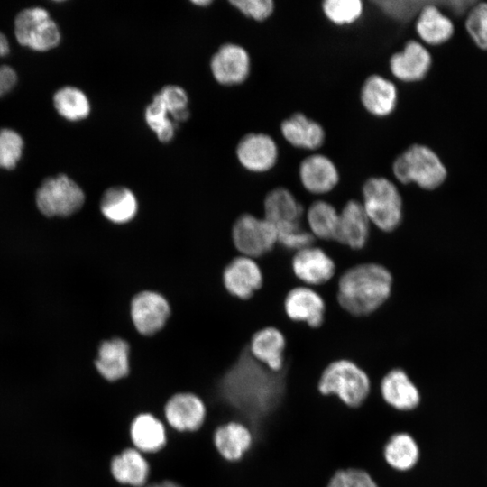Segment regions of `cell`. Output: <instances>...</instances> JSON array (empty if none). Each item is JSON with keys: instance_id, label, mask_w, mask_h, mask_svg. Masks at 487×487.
<instances>
[{"instance_id": "obj_16", "label": "cell", "mask_w": 487, "mask_h": 487, "mask_svg": "<svg viewBox=\"0 0 487 487\" xmlns=\"http://www.w3.org/2000/svg\"><path fill=\"white\" fill-rule=\"evenodd\" d=\"M370 225L362 202L351 199L339 212L335 241L353 250H360L369 239Z\"/></svg>"}, {"instance_id": "obj_3", "label": "cell", "mask_w": 487, "mask_h": 487, "mask_svg": "<svg viewBox=\"0 0 487 487\" xmlns=\"http://www.w3.org/2000/svg\"><path fill=\"white\" fill-rule=\"evenodd\" d=\"M392 171L400 183H414L425 190L439 188L447 177L439 156L422 144H413L400 154L392 164Z\"/></svg>"}, {"instance_id": "obj_27", "label": "cell", "mask_w": 487, "mask_h": 487, "mask_svg": "<svg viewBox=\"0 0 487 487\" xmlns=\"http://www.w3.org/2000/svg\"><path fill=\"white\" fill-rule=\"evenodd\" d=\"M420 457L416 440L408 433L393 434L383 447L386 464L398 472H407L415 467Z\"/></svg>"}, {"instance_id": "obj_11", "label": "cell", "mask_w": 487, "mask_h": 487, "mask_svg": "<svg viewBox=\"0 0 487 487\" xmlns=\"http://www.w3.org/2000/svg\"><path fill=\"white\" fill-rule=\"evenodd\" d=\"M295 276L307 285H321L335 272L333 259L321 248L313 245L295 252L291 261Z\"/></svg>"}, {"instance_id": "obj_35", "label": "cell", "mask_w": 487, "mask_h": 487, "mask_svg": "<svg viewBox=\"0 0 487 487\" xmlns=\"http://www.w3.org/2000/svg\"><path fill=\"white\" fill-rule=\"evenodd\" d=\"M23 149V140L14 130L0 129V168L13 170L20 161Z\"/></svg>"}, {"instance_id": "obj_41", "label": "cell", "mask_w": 487, "mask_h": 487, "mask_svg": "<svg viewBox=\"0 0 487 487\" xmlns=\"http://www.w3.org/2000/svg\"><path fill=\"white\" fill-rule=\"evenodd\" d=\"M9 42L5 35L0 32V58L9 53ZM17 82V74L9 65H0V96L7 94Z\"/></svg>"}, {"instance_id": "obj_13", "label": "cell", "mask_w": 487, "mask_h": 487, "mask_svg": "<svg viewBox=\"0 0 487 487\" xmlns=\"http://www.w3.org/2000/svg\"><path fill=\"white\" fill-rule=\"evenodd\" d=\"M210 69L218 83L226 86L240 84L250 72V57L242 46L226 43L213 55Z\"/></svg>"}, {"instance_id": "obj_7", "label": "cell", "mask_w": 487, "mask_h": 487, "mask_svg": "<svg viewBox=\"0 0 487 487\" xmlns=\"http://www.w3.org/2000/svg\"><path fill=\"white\" fill-rule=\"evenodd\" d=\"M232 241L241 255L254 259L273 249L277 244V232L264 217L245 213L233 225Z\"/></svg>"}, {"instance_id": "obj_25", "label": "cell", "mask_w": 487, "mask_h": 487, "mask_svg": "<svg viewBox=\"0 0 487 487\" xmlns=\"http://www.w3.org/2000/svg\"><path fill=\"white\" fill-rule=\"evenodd\" d=\"M100 212L110 223H130L138 213V200L128 188L115 186L107 188L100 199Z\"/></svg>"}, {"instance_id": "obj_5", "label": "cell", "mask_w": 487, "mask_h": 487, "mask_svg": "<svg viewBox=\"0 0 487 487\" xmlns=\"http://www.w3.org/2000/svg\"><path fill=\"white\" fill-rule=\"evenodd\" d=\"M86 196L81 187L65 174L48 177L35 193L38 210L47 217H67L81 209Z\"/></svg>"}, {"instance_id": "obj_33", "label": "cell", "mask_w": 487, "mask_h": 487, "mask_svg": "<svg viewBox=\"0 0 487 487\" xmlns=\"http://www.w3.org/2000/svg\"><path fill=\"white\" fill-rule=\"evenodd\" d=\"M322 9L329 21L337 25L350 24L357 21L363 14L360 0H326Z\"/></svg>"}, {"instance_id": "obj_15", "label": "cell", "mask_w": 487, "mask_h": 487, "mask_svg": "<svg viewBox=\"0 0 487 487\" xmlns=\"http://www.w3.org/2000/svg\"><path fill=\"white\" fill-rule=\"evenodd\" d=\"M236 155L246 170L253 172H265L275 165L278 149L271 136L252 133L240 140Z\"/></svg>"}, {"instance_id": "obj_18", "label": "cell", "mask_w": 487, "mask_h": 487, "mask_svg": "<svg viewBox=\"0 0 487 487\" xmlns=\"http://www.w3.org/2000/svg\"><path fill=\"white\" fill-rule=\"evenodd\" d=\"M130 345L119 336L104 340L98 346L95 366L106 381H115L130 372Z\"/></svg>"}, {"instance_id": "obj_31", "label": "cell", "mask_w": 487, "mask_h": 487, "mask_svg": "<svg viewBox=\"0 0 487 487\" xmlns=\"http://www.w3.org/2000/svg\"><path fill=\"white\" fill-rule=\"evenodd\" d=\"M56 111L69 121H79L88 116L90 104L86 94L78 87L66 86L53 95Z\"/></svg>"}, {"instance_id": "obj_4", "label": "cell", "mask_w": 487, "mask_h": 487, "mask_svg": "<svg viewBox=\"0 0 487 487\" xmlns=\"http://www.w3.org/2000/svg\"><path fill=\"white\" fill-rule=\"evenodd\" d=\"M363 207L371 222L383 232L394 231L403 217V204L396 185L383 177L368 179L363 186Z\"/></svg>"}, {"instance_id": "obj_20", "label": "cell", "mask_w": 487, "mask_h": 487, "mask_svg": "<svg viewBox=\"0 0 487 487\" xmlns=\"http://www.w3.org/2000/svg\"><path fill=\"white\" fill-rule=\"evenodd\" d=\"M299 179L308 192L319 195L330 192L335 188L339 174L329 158L322 154H313L301 161Z\"/></svg>"}, {"instance_id": "obj_6", "label": "cell", "mask_w": 487, "mask_h": 487, "mask_svg": "<svg viewBox=\"0 0 487 487\" xmlns=\"http://www.w3.org/2000/svg\"><path fill=\"white\" fill-rule=\"evenodd\" d=\"M14 25L17 41L34 51H49L60 41L59 27L44 8L23 9L16 14Z\"/></svg>"}, {"instance_id": "obj_42", "label": "cell", "mask_w": 487, "mask_h": 487, "mask_svg": "<svg viewBox=\"0 0 487 487\" xmlns=\"http://www.w3.org/2000/svg\"><path fill=\"white\" fill-rule=\"evenodd\" d=\"M161 487H182L172 481H163L161 482Z\"/></svg>"}, {"instance_id": "obj_17", "label": "cell", "mask_w": 487, "mask_h": 487, "mask_svg": "<svg viewBox=\"0 0 487 487\" xmlns=\"http://www.w3.org/2000/svg\"><path fill=\"white\" fill-rule=\"evenodd\" d=\"M251 355L272 372H280L285 367L286 339L274 326H266L256 331L247 346Z\"/></svg>"}, {"instance_id": "obj_40", "label": "cell", "mask_w": 487, "mask_h": 487, "mask_svg": "<svg viewBox=\"0 0 487 487\" xmlns=\"http://www.w3.org/2000/svg\"><path fill=\"white\" fill-rule=\"evenodd\" d=\"M230 4L245 16L259 22L270 17L274 10L271 0H232Z\"/></svg>"}, {"instance_id": "obj_2", "label": "cell", "mask_w": 487, "mask_h": 487, "mask_svg": "<svg viewBox=\"0 0 487 487\" xmlns=\"http://www.w3.org/2000/svg\"><path fill=\"white\" fill-rule=\"evenodd\" d=\"M371 381L365 371L347 358L329 362L319 376L317 391L321 395L337 397L345 405L357 408L366 400Z\"/></svg>"}, {"instance_id": "obj_14", "label": "cell", "mask_w": 487, "mask_h": 487, "mask_svg": "<svg viewBox=\"0 0 487 487\" xmlns=\"http://www.w3.org/2000/svg\"><path fill=\"white\" fill-rule=\"evenodd\" d=\"M432 65L428 50L419 41H409L401 51L394 53L390 59L392 75L404 82H416L423 79Z\"/></svg>"}, {"instance_id": "obj_28", "label": "cell", "mask_w": 487, "mask_h": 487, "mask_svg": "<svg viewBox=\"0 0 487 487\" xmlns=\"http://www.w3.org/2000/svg\"><path fill=\"white\" fill-rule=\"evenodd\" d=\"M111 473L120 483L134 487L142 486L149 474V464L141 453L134 448H126L114 456Z\"/></svg>"}, {"instance_id": "obj_36", "label": "cell", "mask_w": 487, "mask_h": 487, "mask_svg": "<svg viewBox=\"0 0 487 487\" xmlns=\"http://www.w3.org/2000/svg\"><path fill=\"white\" fill-rule=\"evenodd\" d=\"M171 119L177 124L185 122L189 116L188 97L179 86L168 85L159 92Z\"/></svg>"}, {"instance_id": "obj_26", "label": "cell", "mask_w": 487, "mask_h": 487, "mask_svg": "<svg viewBox=\"0 0 487 487\" xmlns=\"http://www.w3.org/2000/svg\"><path fill=\"white\" fill-rule=\"evenodd\" d=\"M214 442L219 454L228 461H238L251 448L252 431L238 422L219 427L214 435Z\"/></svg>"}, {"instance_id": "obj_43", "label": "cell", "mask_w": 487, "mask_h": 487, "mask_svg": "<svg viewBox=\"0 0 487 487\" xmlns=\"http://www.w3.org/2000/svg\"><path fill=\"white\" fill-rule=\"evenodd\" d=\"M192 3H193L194 5H197L207 6V5H208L211 4V1H208V0H199V1H198V0H196V1H192Z\"/></svg>"}, {"instance_id": "obj_22", "label": "cell", "mask_w": 487, "mask_h": 487, "mask_svg": "<svg viewBox=\"0 0 487 487\" xmlns=\"http://www.w3.org/2000/svg\"><path fill=\"white\" fill-rule=\"evenodd\" d=\"M397 99L395 85L380 75L367 78L361 89L363 107L375 116L382 117L391 114L396 107Z\"/></svg>"}, {"instance_id": "obj_29", "label": "cell", "mask_w": 487, "mask_h": 487, "mask_svg": "<svg viewBox=\"0 0 487 487\" xmlns=\"http://www.w3.org/2000/svg\"><path fill=\"white\" fill-rule=\"evenodd\" d=\"M130 435L134 446L142 452H156L166 443L163 424L149 413L140 414L133 420Z\"/></svg>"}, {"instance_id": "obj_39", "label": "cell", "mask_w": 487, "mask_h": 487, "mask_svg": "<svg viewBox=\"0 0 487 487\" xmlns=\"http://www.w3.org/2000/svg\"><path fill=\"white\" fill-rule=\"evenodd\" d=\"M326 487H378L371 475L357 468H347L336 471Z\"/></svg>"}, {"instance_id": "obj_8", "label": "cell", "mask_w": 487, "mask_h": 487, "mask_svg": "<svg viewBox=\"0 0 487 487\" xmlns=\"http://www.w3.org/2000/svg\"><path fill=\"white\" fill-rule=\"evenodd\" d=\"M170 316L168 299L160 292L142 290L130 303V317L135 330L145 336L161 331Z\"/></svg>"}, {"instance_id": "obj_38", "label": "cell", "mask_w": 487, "mask_h": 487, "mask_svg": "<svg viewBox=\"0 0 487 487\" xmlns=\"http://www.w3.org/2000/svg\"><path fill=\"white\" fill-rule=\"evenodd\" d=\"M425 4L426 2L404 0H381L374 2V5L385 14L400 22H407L418 15Z\"/></svg>"}, {"instance_id": "obj_1", "label": "cell", "mask_w": 487, "mask_h": 487, "mask_svg": "<svg viewBox=\"0 0 487 487\" xmlns=\"http://www.w3.org/2000/svg\"><path fill=\"white\" fill-rule=\"evenodd\" d=\"M392 284V275L383 265L375 262L354 265L339 279L338 303L353 316L370 315L388 300Z\"/></svg>"}, {"instance_id": "obj_24", "label": "cell", "mask_w": 487, "mask_h": 487, "mask_svg": "<svg viewBox=\"0 0 487 487\" xmlns=\"http://www.w3.org/2000/svg\"><path fill=\"white\" fill-rule=\"evenodd\" d=\"M280 131L285 140L297 148L316 150L325 141L323 127L301 113L285 119L281 123Z\"/></svg>"}, {"instance_id": "obj_30", "label": "cell", "mask_w": 487, "mask_h": 487, "mask_svg": "<svg viewBox=\"0 0 487 487\" xmlns=\"http://www.w3.org/2000/svg\"><path fill=\"white\" fill-rule=\"evenodd\" d=\"M309 232L316 238L335 241L339 212L330 203L317 200L310 205L306 214Z\"/></svg>"}, {"instance_id": "obj_9", "label": "cell", "mask_w": 487, "mask_h": 487, "mask_svg": "<svg viewBox=\"0 0 487 487\" xmlns=\"http://www.w3.org/2000/svg\"><path fill=\"white\" fill-rule=\"evenodd\" d=\"M223 284L227 292L240 299H250L262 288V272L254 259L244 255L234 258L224 269Z\"/></svg>"}, {"instance_id": "obj_34", "label": "cell", "mask_w": 487, "mask_h": 487, "mask_svg": "<svg viewBox=\"0 0 487 487\" xmlns=\"http://www.w3.org/2000/svg\"><path fill=\"white\" fill-rule=\"evenodd\" d=\"M465 30L482 51H487V2L475 3L469 9L464 21Z\"/></svg>"}, {"instance_id": "obj_23", "label": "cell", "mask_w": 487, "mask_h": 487, "mask_svg": "<svg viewBox=\"0 0 487 487\" xmlns=\"http://www.w3.org/2000/svg\"><path fill=\"white\" fill-rule=\"evenodd\" d=\"M416 32L423 42L441 45L452 38L455 26L437 5L427 2L417 15Z\"/></svg>"}, {"instance_id": "obj_44", "label": "cell", "mask_w": 487, "mask_h": 487, "mask_svg": "<svg viewBox=\"0 0 487 487\" xmlns=\"http://www.w3.org/2000/svg\"><path fill=\"white\" fill-rule=\"evenodd\" d=\"M146 487H161V482H157V483L150 484V485H148Z\"/></svg>"}, {"instance_id": "obj_19", "label": "cell", "mask_w": 487, "mask_h": 487, "mask_svg": "<svg viewBox=\"0 0 487 487\" xmlns=\"http://www.w3.org/2000/svg\"><path fill=\"white\" fill-rule=\"evenodd\" d=\"M205 415L202 400L192 393H177L165 405L168 423L179 431L197 430L203 424Z\"/></svg>"}, {"instance_id": "obj_32", "label": "cell", "mask_w": 487, "mask_h": 487, "mask_svg": "<svg viewBox=\"0 0 487 487\" xmlns=\"http://www.w3.org/2000/svg\"><path fill=\"white\" fill-rule=\"evenodd\" d=\"M144 118L147 125L155 133L159 141L169 142L172 140L177 124L171 119L159 93L147 106Z\"/></svg>"}, {"instance_id": "obj_12", "label": "cell", "mask_w": 487, "mask_h": 487, "mask_svg": "<svg viewBox=\"0 0 487 487\" xmlns=\"http://www.w3.org/2000/svg\"><path fill=\"white\" fill-rule=\"evenodd\" d=\"M284 311L292 321L304 322L309 327L317 328L325 319L326 303L312 288L299 286L286 295Z\"/></svg>"}, {"instance_id": "obj_10", "label": "cell", "mask_w": 487, "mask_h": 487, "mask_svg": "<svg viewBox=\"0 0 487 487\" xmlns=\"http://www.w3.org/2000/svg\"><path fill=\"white\" fill-rule=\"evenodd\" d=\"M380 393L387 405L399 411L413 410L420 403L418 388L400 367L391 368L383 375Z\"/></svg>"}, {"instance_id": "obj_21", "label": "cell", "mask_w": 487, "mask_h": 487, "mask_svg": "<svg viewBox=\"0 0 487 487\" xmlns=\"http://www.w3.org/2000/svg\"><path fill=\"white\" fill-rule=\"evenodd\" d=\"M264 218L275 229L301 224L303 208L294 195L285 188L271 190L263 201Z\"/></svg>"}, {"instance_id": "obj_37", "label": "cell", "mask_w": 487, "mask_h": 487, "mask_svg": "<svg viewBox=\"0 0 487 487\" xmlns=\"http://www.w3.org/2000/svg\"><path fill=\"white\" fill-rule=\"evenodd\" d=\"M277 244L289 250L299 251L312 245L315 237L301 224L276 229Z\"/></svg>"}]
</instances>
